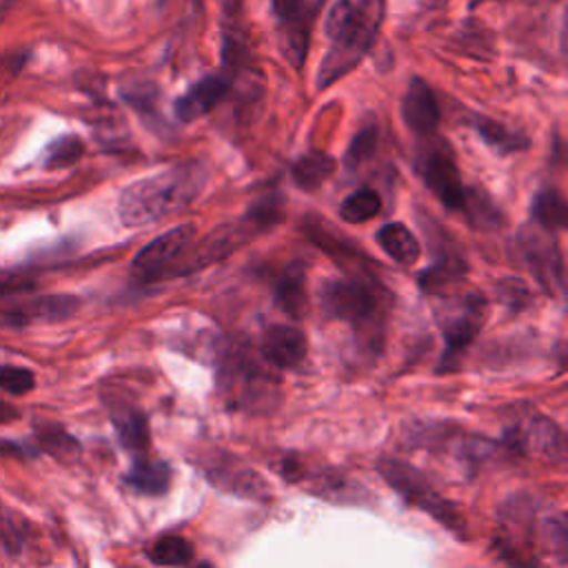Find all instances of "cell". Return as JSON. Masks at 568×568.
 <instances>
[{
  "instance_id": "3",
  "label": "cell",
  "mask_w": 568,
  "mask_h": 568,
  "mask_svg": "<svg viewBox=\"0 0 568 568\" xmlns=\"http://www.w3.org/2000/svg\"><path fill=\"white\" fill-rule=\"evenodd\" d=\"M322 306L331 317L351 324L368 339L382 337L388 295L375 282L355 277L328 280L322 286Z\"/></svg>"
},
{
  "instance_id": "28",
  "label": "cell",
  "mask_w": 568,
  "mask_h": 568,
  "mask_svg": "<svg viewBox=\"0 0 568 568\" xmlns=\"http://www.w3.org/2000/svg\"><path fill=\"white\" fill-rule=\"evenodd\" d=\"M375 144H377V126L368 124L359 129L346 149V155H344L346 166L348 169L362 166L375 153Z\"/></svg>"
},
{
  "instance_id": "13",
  "label": "cell",
  "mask_w": 568,
  "mask_h": 568,
  "mask_svg": "<svg viewBox=\"0 0 568 568\" xmlns=\"http://www.w3.org/2000/svg\"><path fill=\"white\" fill-rule=\"evenodd\" d=\"M78 306L80 300L73 295H42L7 311V322L13 326H24L33 322H60L71 317Z\"/></svg>"
},
{
  "instance_id": "31",
  "label": "cell",
  "mask_w": 568,
  "mask_h": 568,
  "mask_svg": "<svg viewBox=\"0 0 568 568\" xmlns=\"http://www.w3.org/2000/svg\"><path fill=\"white\" fill-rule=\"evenodd\" d=\"M302 7H304V0H273V11L282 20H293L302 16Z\"/></svg>"
},
{
  "instance_id": "14",
  "label": "cell",
  "mask_w": 568,
  "mask_h": 568,
  "mask_svg": "<svg viewBox=\"0 0 568 568\" xmlns=\"http://www.w3.org/2000/svg\"><path fill=\"white\" fill-rule=\"evenodd\" d=\"M231 82L224 75H206L175 100V115L180 122H193L209 113L229 91Z\"/></svg>"
},
{
  "instance_id": "22",
  "label": "cell",
  "mask_w": 568,
  "mask_h": 568,
  "mask_svg": "<svg viewBox=\"0 0 568 568\" xmlns=\"http://www.w3.org/2000/svg\"><path fill=\"white\" fill-rule=\"evenodd\" d=\"M532 220L544 231L564 229L568 222V206H566L564 195L552 186L541 189L532 200Z\"/></svg>"
},
{
  "instance_id": "9",
  "label": "cell",
  "mask_w": 568,
  "mask_h": 568,
  "mask_svg": "<svg viewBox=\"0 0 568 568\" xmlns=\"http://www.w3.org/2000/svg\"><path fill=\"white\" fill-rule=\"evenodd\" d=\"M508 446L524 455H539L548 462H564L566 459V444L561 428L539 415H532L506 430Z\"/></svg>"
},
{
  "instance_id": "7",
  "label": "cell",
  "mask_w": 568,
  "mask_h": 568,
  "mask_svg": "<svg viewBox=\"0 0 568 568\" xmlns=\"http://www.w3.org/2000/svg\"><path fill=\"white\" fill-rule=\"evenodd\" d=\"M197 464L202 466L206 479L224 493L257 501H264L271 495V488L264 481V477L226 450L213 448L206 457H200Z\"/></svg>"
},
{
  "instance_id": "19",
  "label": "cell",
  "mask_w": 568,
  "mask_h": 568,
  "mask_svg": "<svg viewBox=\"0 0 568 568\" xmlns=\"http://www.w3.org/2000/svg\"><path fill=\"white\" fill-rule=\"evenodd\" d=\"M313 493L333 504H366L371 493L355 479L344 477L342 473H324L313 479Z\"/></svg>"
},
{
  "instance_id": "29",
  "label": "cell",
  "mask_w": 568,
  "mask_h": 568,
  "mask_svg": "<svg viewBox=\"0 0 568 568\" xmlns=\"http://www.w3.org/2000/svg\"><path fill=\"white\" fill-rule=\"evenodd\" d=\"M546 530V539L550 544V550L555 552L559 564H566V555H568V517L566 513H555L546 519L544 524Z\"/></svg>"
},
{
  "instance_id": "8",
  "label": "cell",
  "mask_w": 568,
  "mask_h": 568,
  "mask_svg": "<svg viewBox=\"0 0 568 568\" xmlns=\"http://www.w3.org/2000/svg\"><path fill=\"white\" fill-rule=\"evenodd\" d=\"M415 171L444 206L448 209L466 206V189L459 180L455 160L444 144H430L422 149L415 162Z\"/></svg>"
},
{
  "instance_id": "36",
  "label": "cell",
  "mask_w": 568,
  "mask_h": 568,
  "mask_svg": "<svg viewBox=\"0 0 568 568\" xmlns=\"http://www.w3.org/2000/svg\"><path fill=\"white\" fill-rule=\"evenodd\" d=\"M470 2H473V4H475V2H486V0H470Z\"/></svg>"
},
{
  "instance_id": "21",
  "label": "cell",
  "mask_w": 568,
  "mask_h": 568,
  "mask_svg": "<svg viewBox=\"0 0 568 568\" xmlns=\"http://www.w3.org/2000/svg\"><path fill=\"white\" fill-rule=\"evenodd\" d=\"M333 171H335V160L328 153L311 151L293 164L291 175L300 189L313 191L322 186L333 175Z\"/></svg>"
},
{
  "instance_id": "17",
  "label": "cell",
  "mask_w": 568,
  "mask_h": 568,
  "mask_svg": "<svg viewBox=\"0 0 568 568\" xmlns=\"http://www.w3.org/2000/svg\"><path fill=\"white\" fill-rule=\"evenodd\" d=\"M173 468L164 459H138L126 470L124 481L142 495H164L171 486Z\"/></svg>"
},
{
  "instance_id": "26",
  "label": "cell",
  "mask_w": 568,
  "mask_h": 568,
  "mask_svg": "<svg viewBox=\"0 0 568 568\" xmlns=\"http://www.w3.org/2000/svg\"><path fill=\"white\" fill-rule=\"evenodd\" d=\"M382 209V200L377 195V191L373 189H359L351 195H346L339 204V217L344 222H366L371 217H375Z\"/></svg>"
},
{
  "instance_id": "4",
  "label": "cell",
  "mask_w": 568,
  "mask_h": 568,
  "mask_svg": "<svg viewBox=\"0 0 568 568\" xmlns=\"http://www.w3.org/2000/svg\"><path fill=\"white\" fill-rule=\"evenodd\" d=\"M217 382L231 408L266 413L280 404V382L246 351H231L217 373Z\"/></svg>"
},
{
  "instance_id": "6",
  "label": "cell",
  "mask_w": 568,
  "mask_h": 568,
  "mask_svg": "<svg viewBox=\"0 0 568 568\" xmlns=\"http://www.w3.org/2000/svg\"><path fill=\"white\" fill-rule=\"evenodd\" d=\"M486 320V302L479 295H462L448 297L437 306V322L446 342L444 368L464 353L470 342L477 337Z\"/></svg>"
},
{
  "instance_id": "30",
  "label": "cell",
  "mask_w": 568,
  "mask_h": 568,
  "mask_svg": "<svg viewBox=\"0 0 568 568\" xmlns=\"http://www.w3.org/2000/svg\"><path fill=\"white\" fill-rule=\"evenodd\" d=\"M36 377L31 368L16 366V364H0V388L11 395H24L33 390Z\"/></svg>"
},
{
  "instance_id": "20",
  "label": "cell",
  "mask_w": 568,
  "mask_h": 568,
  "mask_svg": "<svg viewBox=\"0 0 568 568\" xmlns=\"http://www.w3.org/2000/svg\"><path fill=\"white\" fill-rule=\"evenodd\" d=\"M275 300L277 304L291 315L300 317L306 308V293H304V266L293 262L284 268L280 280L275 282Z\"/></svg>"
},
{
  "instance_id": "25",
  "label": "cell",
  "mask_w": 568,
  "mask_h": 568,
  "mask_svg": "<svg viewBox=\"0 0 568 568\" xmlns=\"http://www.w3.org/2000/svg\"><path fill=\"white\" fill-rule=\"evenodd\" d=\"M477 135L495 151L499 153H513V151H519L524 149L528 142L521 133H515L510 129H506L501 122L497 120H490L486 115H477L475 122H473Z\"/></svg>"
},
{
  "instance_id": "2",
  "label": "cell",
  "mask_w": 568,
  "mask_h": 568,
  "mask_svg": "<svg viewBox=\"0 0 568 568\" xmlns=\"http://www.w3.org/2000/svg\"><path fill=\"white\" fill-rule=\"evenodd\" d=\"M382 18V0H337L324 20V31L333 40V49L322 62L317 87L324 89L348 73L368 51Z\"/></svg>"
},
{
  "instance_id": "33",
  "label": "cell",
  "mask_w": 568,
  "mask_h": 568,
  "mask_svg": "<svg viewBox=\"0 0 568 568\" xmlns=\"http://www.w3.org/2000/svg\"><path fill=\"white\" fill-rule=\"evenodd\" d=\"M189 568H213L209 561H197V564H193V566H189Z\"/></svg>"
},
{
  "instance_id": "15",
  "label": "cell",
  "mask_w": 568,
  "mask_h": 568,
  "mask_svg": "<svg viewBox=\"0 0 568 568\" xmlns=\"http://www.w3.org/2000/svg\"><path fill=\"white\" fill-rule=\"evenodd\" d=\"M521 248L528 257V264L537 280L552 288V284L561 282V260L555 244L539 231L521 235Z\"/></svg>"
},
{
  "instance_id": "11",
  "label": "cell",
  "mask_w": 568,
  "mask_h": 568,
  "mask_svg": "<svg viewBox=\"0 0 568 568\" xmlns=\"http://www.w3.org/2000/svg\"><path fill=\"white\" fill-rule=\"evenodd\" d=\"M260 355L268 366L295 368L306 357V337L288 324H273L264 331Z\"/></svg>"
},
{
  "instance_id": "10",
  "label": "cell",
  "mask_w": 568,
  "mask_h": 568,
  "mask_svg": "<svg viewBox=\"0 0 568 568\" xmlns=\"http://www.w3.org/2000/svg\"><path fill=\"white\" fill-rule=\"evenodd\" d=\"M195 235V226L193 224H178L173 229H169L166 233L158 235L155 240H151L146 246H142L133 262H131V273L138 280H151L155 277L160 271L169 268L173 260H178V255H182V251L189 246V242Z\"/></svg>"
},
{
  "instance_id": "23",
  "label": "cell",
  "mask_w": 568,
  "mask_h": 568,
  "mask_svg": "<svg viewBox=\"0 0 568 568\" xmlns=\"http://www.w3.org/2000/svg\"><path fill=\"white\" fill-rule=\"evenodd\" d=\"M36 442L47 455L55 457L58 462H73L80 455V444L60 424H51V422L38 424Z\"/></svg>"
},
{
  "instance_id": "18",
  "label": "cell",
  "mask_w": 568,
  "mask_h": 568,
  "mask_svg": "<svg viewBox=\"0 0 568 568\" xmlns=\"http://www.w3.org/2000/svg\"><path fill=\"white\" fill-rule=\"evenodd\" d=\"M375 240L377 244L382 246V251L393 257L397 264H413L417 262L419 253H422V246H419V240L399 222H388L384 224L377 233H375Z\"/></svg>"
},
{
  "instance_id": "1",
  "label": "cell",
  "mask_w": 568,
  "mask_h": 568,
  "mask_svg": "<svg viewBox=\"0 0 568 568\" xmlns=\"http://www.w3.org/2000/svg\"><path fill=\"white\" fill-rule=\"evenodd\" d=\"M206 173L197 162H182L129 184L118 200L124 226L151 224L186 206L204 186Z\"/></svg>"
},
{
  "instance_id": "12",
  "label": "cell",
  "mask_w": 568,
  "mask_h": 568,
  "mask_svg": "<svg viewBox=\"0 0 568 568\" xmlns=\"http://www.w3.org/2000/svg\"><path fill=\"white\" fill-rule=\"evenodd\" d=\"M402 115L408 129L428 135L439 124V106L430 87L422 78H413L402 100Z\"/></svg>"
},
{
  "instance_id": "5",
  "label": "cell",
  "mask_w": 568,
  "mask_h": 568,
  "mask_svg": "<svg viewBox=\"0 0 568 568\" xmlns=\"http://www.w3.org/2000/svg\"><path fill=\"white\" fill-rule=\"evenodd\" d=\"M379 475L384 477V481L413 508L430 515L437 524H442L444 528H448L450 532H455L457 537H466V524L462 519V513L446 501L435 488L433 484L410 464H404L399 459L393 457H384L377 464Z\"/></svg>"
},
{
  "instance_id": "24",
  "label": "cell",
  "mask_w": 568,
  "mask_h": 568,
  "mask_svg": "<svg viewBox=\"0 0 568 568\" xmlns=\"http://www.w3.org/2000/svg\"><path fill=\"white\" fill-rule=\"evenodd\" d=\"M149 559L155 566H186L193 559V546L182 535H162L149 548Z\"/></svg>"
},
{
  "instance_id": "16",
  "label": "cell",
  "mask_w": 568,
  "mask_h": 568,
  "mask_svg": "<svg viewBox=\"0 0 568 568\" xmlns=\"http://www.w3.org/2000/svg\"><path fill=\"white\" fill-rule=\"evenodd\" d=\"M111 422L122 448L133 453L146 450L151 442V430H149V419L140 408L120 404L111 408Z\"/></svg>"
},
{
  "instance_id": "32",
  "label": "cell",
  "mask_w": 568,
  "mask_h": 568,
  "mask_svg": "<svg viewBox=\"0 0 568 568\" xmlns=\"http://www.w3.org/2000/svg\"><path fill=\"white\" fill-rule=\"evenodd\" d=\"M13 419H18V408L0 399V424H9Z\"/></svg>"
},
{
  "instance_id": "34",
  "label": "cell",
  "mask_w": 568,
  "mask_h": 568,
  "mask_svg": "<svg viewBox=\"0 0 568 568\" xmlns=\"http://www.w3.org/2000/svg\"><path fill=\"white\" fill-rule=\"evenodd\" d=\"M7 528H4V519H2V508H0V537H4L7 532H4Z\"/></svg>"
},
{
  "instance_id": "27",
  "label": "cell",
  "mask_w": 568,
  "mask_h": 568,
  "mask_svg": "<svg viewBox=\"0 0 568 568\" xmlns=\"http://www.w3.org/2000/svg\"><path fill=\"white\" fill-rule=\"evenodd\" d=\"M84 153V142L73 135V133H67V135H60L55 138L47 151H44V166L47 169H64V166H71L75 164Z\"/></svg>"
},
{
  "instance_id": "35",
  "label": "cell",
  "mask_w": 568,
  "mask_h": 568,
  "mask_svg": "<svg viewBox=\"0 0 568 568\" xmlns=\"http://www.w3.org/2000/svg\"><path fill=\"white\" fill-rule=\"evenodd\" d=\"M428 7H435V4H442V2H446V0H424Z\"/></svg>"
}]
</instances>
